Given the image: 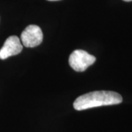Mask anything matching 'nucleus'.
<instances>
[{
  "mask_svg": "<svg viewBox=\"0 0 132 132\" xmlns=\"http://www.w3.org/2000/svg\"><path fill=\"white\" fill-rule=\"evenodd\" d=\"M123 98L113 91H93L80 95L73 102V108L81 111L102 106L115 105L122 103Z\"/></svg>",
  "mask_w": 132,
  "mask_h": 132,
  "instance_id": "nucleus-1",
  "label": "nucleus"
},
{
  "mask_svg": "<svg viewBox=\"0 0 132 132\" xmlns=\"http://www.w3.org/2000/svg\"><path fill=\"white\" fill-rule=\"evenodd\" d=\"M96 58L84 50L77 49L69 57V65L76 72H83L88 67L94 64Z\"/></svg>",
  "mask_w": 132,
  "mask_h": 132,
  "instance_id": "nucleus-2",
  "label": "nucleus"
},
{
  "mask_svg": "<svg viewBox=\"0 0 132 132\" xmlns=\"http://www.w3.org/2000/svg\"><path fill=\"white\" fill-rule=\"evenodd\" d=\"M21 40L25 47H35L43 42V34L41 29L37 25H29L21 33Z\"/></svg>",
  "mask_w": 132,
  "mask_h": 132,
  "instance_id": "nucleus-3",
  "label": "nucleus"
},
{
  "mask_svg": "<svg viewBox=\"0 0 132 132\" xmlns=\"http://www.w3.org/2000/svg\"><path fill=\"white\" fill-rule=\"evenodd\" d=\"M23 49L20 39L15 35L10 36L5 40L3 46L0 49V59L5 60L11 56L17 55Z\"/></svg>",
  "mask_w": 132,
  "mask_h": 132,
  "instance_id": "nucleus-4",
  "label": "nucleus"
},
{
  "mask_svg": "<svg viewBox=\"0 0 132 132\" xmlns=\"http://www.w3.org/2000/svg\"><path fill=\"white\" fill-rule=\"evenodd\" d=\"M123 1H125V2H131L132 0H123Z\"/></svg>",
  "mask_w": 132,
  "mask_h": 132,
  "instance_id": "nucleus-5",
  "label": "nucleus"
},
{
  "mask_svg": "<svg viewBox=\"0 0 132 132\" xmlns=\"http://www.w3.org/2000/svg\"><path fill=\"white\" fill-rule=\"evenodd\" d=\"M48 1H59V0H48Z\"/></svg>",
  "mask_w": 132,
  "mask_h": 132,
  "instance_id": "nucleus-6",
  "label": "nucleus"
}]
</instances>
